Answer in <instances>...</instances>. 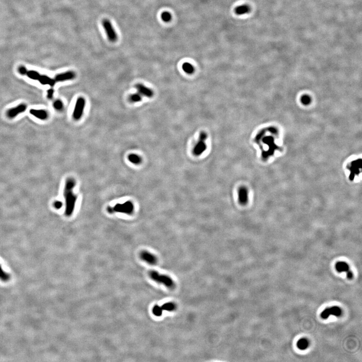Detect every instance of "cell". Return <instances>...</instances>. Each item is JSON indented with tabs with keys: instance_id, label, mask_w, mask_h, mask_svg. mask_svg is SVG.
I'll return each instance as SVG.
<instances>
[{
	"instance_id": "cell-1",
	"label": "cell",
	"mask_w": 362,
	"mask_h": 362,
	"mask_svg": "<svg viewBox=\"0 0 362 362\" xmlns=\"http://www.w3.org/2000/svg\"><path fill=\"white\" fill-rule=\"evenodd\" d=\"M75 186V181L73 178H69L66 181L64 188V197L66 201L65 215L71 216L74 212L78 196L74 192V189Z\"/></svg>"
},
{
	"instance_id": "cell-2",
	"label": "cell",
	"mask_w": 362,
	"mask_h": 362,
	"mask_svg": "<svg viewBox=\"0 0 362 362\" xmlns=\"http://www.w3.org/2000/svg\"><path fill=\"white\" fill-rule=\"evenodd\" d=\"M149 276L151 279L155 282L163 284L169 288H174L175 287V283L174 281L169 276L165 275L160 274V273L155 271L149 272Z\"/></svg>"
},
{
	"instance_id": "cell-3",
	"label": "cell",
	"mask_w": 362,
	"mask_h": 362,
	"mask_svg": "<svg viewBox=\"0 0 362 362\" xmlns=\"http://www.w3.org/2000/svg\"><path fill=\"white\" fill-rule=\"evenodd\" d=\"M207 134L205 132H201L198 141L193 149V154L195 156L199 157L207 149V145L205 141L206 140H207Z\"/></svg>"
},
{
	"instance_id": "cell-4",
	"label": "cell",
	"mask_w": 362,
	"mask_h": 362,
	"mask_svg": "<svg viewBox=\"0 0 362 362\" xmlns=\"http://www.w3.org/2000/svg\"><path fill=\"white\" fill-rule=\"evenodd\" d=\"M102 26L109 40L112 43L116 42L118 39L117 34L110 20L108 19H104L102 21Z\"/></svg>"
},
{
	"instance_id": "cell-5",
	"label": "cell",
	"mask_w": 362,
	"mask_h": 362,
	"mask_svg": "<svg viewBox=\"0 0 362 362\" xmlns=\"http://www.w3.org/2000/svg\"><path fill=\"white\" fill-rule=\"evenodd\" d=\"M86 105V101L83 97H80L78 99L75 106L74 108L72 116L75 120H78L82 117Z\"/></svg>"
},
{
	"instance_id": "cell-6",
	"label": "cell",
	"mask_w": 362,
	"mask_h": 362,
	"mask_svg": "<svg viewBox=\"0 0 362 362\" xmlns=\"http://www.w3.org/2000/svg\"><path fill=\"white\" fill-rule=\"evenodd\" d=\"M177 308L176 304L174 302H168L163 305H155L152 308V313L156 316H160L163 310L172 311L175 310Z\"/></svg>"
},
{
	"instance_id": "cell-7",
	"label": "cell",
	"mask_w": 362,
	"mask_h": 362,
	"mask_svg": "<svg viewBox=\"0 0 362 362\" xmlns=\"http://www.w3.org/2000/svg\"><path fill=\"white\" fill-rule=\"evenodd\" d=\"M362 169V160H354L349 167V169L350 171L349 179L350 180L353 181L355 178V176L359 175L361 172Z\"/></svg>"
},
{
	"instance_id": "cell-8",
	"label": "cell",
	"mask_w": 362,
	"mask_h": 362,
	"mask_svg": "<svg viewBox=\"0 0 362 362\" xmlns=\"http://www.w3.org/2000/svg\"><path fill=\"white\" fill-rule=\"evenodd\" d=\"M342 309H340V307L338 306H333V307H329V308H328L325 309L322 312H321L320 315H321V318H323L324 319H328V317L331 315H334L336 316L339 317L342 315Z\"/></svg>"
},
{
	"instance_id": "cell-9",
	"label": "cell",
	"mask_w": 362,
	"mask_h": 362,
	"mask_svg": "<svg viewBox=\"0 0 362 362\" xmlns=\"http://www.w3.org/2000/svg\"><path fill=\"white\" fill-rule=\"evenodd\" d=\"M112 212H121L124 213L130 214L133 211V205L130 202H127L121 205H116L115 207H113L111 209Z\"/></svg>"
},
{
	"instance_id": "cell-10",
	"label": "cell",
	"mask_w": 362,
	"mask_h": 362,
	"mask_svg": "<svg viewBox=\"0 0 362 362\" xmlns=\"http://www.w3.org/2000/svg\"><path fill=\"white\" fill-rule=\"evenodd\" d=\"M238 202L242 206L246 205L249 201V192L246 187L241 186L238 192Z\"/></svg>"
},
{
	"instance_id": "cell-11",
	"label": "cell",
	"mask_w": 362,
	"mask_h": 362,
	"mask_svg": "<svg viewBox=\"0 0 362 362\" xmlns=\"http://www.w3.org/2000/svg\"><path fill=\"white\" fill-rule=\"evenodd\" d=\"M336 270L339 273L345 272L348 279H351L353 278V273L350 270L348 263L345 262H337L336 265Z\"/></svg>"
},
{
	"instance_id": "cell-12",
	"label": "cell",
	"mask_w": 362,
	"mask_h": 362,
	"mask_svg": "<svg viewBox=\"0 0 362 362\" xmlns=\"http://www.w3.org/2000/svg\"><path fill=\"white\" fill-rule=\"evenodd\" d=\"M140 257L143 260L151 265H155L157 263V258L154 254L147 251H143L140 254Z\"/></svg>"
},
{
	"instance_id": "cell-13",
	"label": "cell",
	"mask_w": 362,
	"mask_h": 362,
	"mask_svg": "<svg viewBox=\"0 0 362 362\" xmlns=\"http://www.w3.org/2000/svg\"><path fill=\"white\" fill-rule=\"evenodd\" d=\"M26 110V106L25 104H20L18 106L8 110L7 116L10 118H14L18 115L25 111Z\"/></svg>"
},
{
	"instance_id": "cell-14",
	"label": "cell",
	"mask_w": 362,
	"mask_h": 362,
	"mask_svg": "<svg viewBox=\"0 0 362 362\" xmlns=\"http://www.w3.org/2000/svg\"><path fill=\"white\" fill-rule=\"evenodd\" d=\"M75 77V72L72 71H69L56 75L54 80L55 82H63L68 80H72Z\"/></svg>"
},
{
	"instance_id": "cell-15",
	"label": "cell",
	"mask_w": 362,
	"mask_h": 362,
	"mask_svg": "<svg viewBox=\"0 0 362 362\" xmlns=\"http://www.w3.org/2000/svg\"><path fill=\"white\" fill-rule=\"evenodd\" d=\"M136 88L140 94L146 96V97L152 98L154 96L153 91L151 89L147 88L143 84H137L136 85Z\"/></svg>"
},
{
	"instance_id": "cell-16",
	"label": "cell",
	"mask_w": 362,
	"mask_h": 362,
	"mask_svg": "<svg viewBox=\"0 0 362 362\" xmlns=\"http://www.w3.org/2000/svg\"><path fill=\"white\" fill-rule=\"evenodd\" d=\"M30 113L36 118L41 120H44L48 117V114L44 110L31 109L30 110Z\"/></svg>"
},
{
	"instance_id": "cell-17",
	"label": "cell",
	"mask_w": 362,
	"mask_h": 362,
	"mask_svg": "<svg viewBox=\"0 0 362 362\" xmlns=\"http://www.w3.org/2000/svg\"><path fill=\"white\" fill-rule=\"evenodd\" d=\"M38 81L43 85H49L50 86H53L55 85V80L52 79L46 75H40Z\"/></svg>"
},
{
	"instance_id": "cell-18",
	"label": "cell",
	"mask_w": 362,
	"mask_h": 362,
	"mask_svg": "<svg viewBox=\"0 0 362 362\" xmlns=\"http://www.w3.org/2000/svg\"><path fill=\"white\" fill-rule=\"evenodd\" d=\"M250 8L248 5H244L237 7L235 9V13L238 15L245 14L249 12Z\"/></svg>"
},
{
	"instance_id": "cell-19",
	"label": "cell",
	"mask_w": 362,
	"mask_h": 362,
	"mask_svg": "<svg viewBox=\"0 0 362 362\" xmlns=\"http://www.w3.org/2000/svg\"><path fill=\"white\" fill-rule=\"evenodd\" d=\"M128 159L130 163L135 165L140 164L142 162L141 157L136 154H130L128 157Z\"/></svg>"
},
{
	"instance_id": "cell-20",
	"label": "cell",
	"mask_w": 362,
	"mask_h": 362,
	"mask_svg": "<svg viewBox=\"0 0 362 362\" xmlns=\"http://www.w3.org/2000/svg\"><path fill=\"white\" fill-rule=\"evenodd\" d=\"M309 342L305 338L300 339L297 343V346L301 350H305L309 346Z\"/></svg>"
},
{
	"instance_id": "cell-21",
	"label": "cell",
	"mask_w": 362,
	"mask_h": 362,
	"mask_svg": "<svg viewBox=\"0 0 362 362\" xmlns=\"http://www.w3.org/2000/svg\"><path fill=\"white\" fill-rule=\"evenodd\" d=\"M182 69L184 72L189 75L193 74L195 71L194 67L189 63H184L182 66Z\"/></svg>"
},
{
	"instance_id": "cell-22",
	"label": "cell",
	"mask_w": 362,
	"mask_h": 362,
	"mask_svg": "<svg viewBox=\"0 0 362 362\" xmlns=\"http://www.w3.org/2000/svg\"><path fill=\"white\" fill-rule=\"evenodd\" d=\"M26 75L29 78L34 80H38L40 76V75L38 72L34 71H27Z\"/></svg>"
},
{
	"instance_id": "cell-23",
	"label": "cell",
	"mask_w": 362,
	"mask_h": 362,
	"mask_svg": "<svg viewBox=\"0 0 362 362\" xmlns=\"http://www.w3.org/2000/svg\"><path fill=\"white\" fill-rule=\"evenodd\" d=\"M10 279V275L9 274L5 272L3 269H2L1 266L0 265V279L3 281H8Z\"/></svg>"
},
{
	"instance_id": "cell-24",
	"label": "cell",
	"mask_w": 362,
	"mask_h": 362,
	"mask_svg": "<svg viewBox=\"0 0 362 362\" xmlns=\"http://www.w3.org/2000/svg\"><path fill=\"white\" fill-rule=\"evenodd\" d=\"M142 97L140 94H134L130 95L129 97V100L133 103H137L141 101Z\"/></svg>"
},
{
	"instance_id": "cell-25",
	"label": "cell",
	"mask_w": 362,
	"mask_h": 362,
	"mask_svg": "<svg viewBox=\"0 0 362 362\" xmlns=\"http://www.w3.org/2000/svg\"><path fill=\"white\" fill-rule=\"evenodd\" d=\"M162 20L165 22H169L172 19V15L168 12H164L161 15Z\"/></svg>"
},
{
	"instance_id": "cell-26",
	"label": "cell",
	"mask_w": 362,
	"mask_h": 362,
	"mask_svg": "<svg viewBox=\"0 0 362 362\" xmlns=\"http://www.w3.org/2000/svg\"><path fill=\"white\" fill-rule=\"evenodd\" d=\"M53 106L54 107V108L57 110H62L63 108V102H61L60 100L55 101L53 104Z\"/></svg>"
},
{
	"instance_id": "cell-27",
	"label": "cell",
	"mask_w": 362,
	"mask_h": 362,
	"mask_svg": "<svg viewBox=\"0 0 362 362\" xmlns=\"http://www.w3.org/2000/svg\"><path fill=\"white\" fill-rule=\"evenodd\" d=\"M53 206L57 209H60L63 206V203L60 201H57L53 203Z\"/></svg>"
},
{
	"instance_id": "cell-28",
	"label": "cell",
	"mask_w": 362,
	"mask_h": 362,
	"mask_svg": "<svg viewBox=\"0 0 362 362\" xmlns=\"http://www.w3.org/2000/svg\"><path fill=\"white\" fill-rule=\"evenodd\" d=\"M19 72L21 75H26L27 72V70L25 67L23 66H21L19 68Z\"/></svg>"
},
{
	"instance_id": "cell-29",
	"label": "cell",
	"mask_w": 362,
	"mask_h": 362,
	"mask_svg": "<svg viewBox=\"0 0 362 362\" xmlns=\"http://www.w3.org/2000/svg\"><path fill=\"white\" fill-rule=\"evenodd\" d=\"M54 90L53 89H49L47 91V98L49 99H52L53 98Z\"/></svg>"
}]
</instances>
